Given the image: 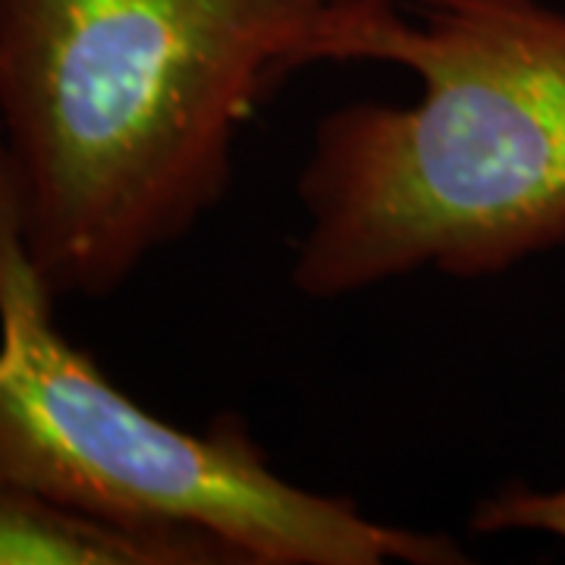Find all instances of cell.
Returning <instances> with one entry per match:
<instances>
[{"label": "cell", "mask_w": 565, "mask_h": 565, "mask_svg": "<svg viewBox=\"0 0 565 565\" xmlns=\"http://www.w3.org/2000/svg\"><path fill=\"white\" fill-rule=\"evenodd\" d=\"M393 0H0V154L25 252L104 299L223 202L299 73L390 63Z\"/></svg>", "instance_id": "6da1fadb"}, {"label": "cell", "mask_w": 565, "mask_h": 565, "mask_svg": "<svg viewBox=\"0 0 565 565\" xmlns=\"http://www.w3.org/2000/svg\"><path fill=\"white\" fill-rule=\"evenodd\" d=\"M412 104L330 110L299 173L289 280L345 299L434 270L497 277L565 243V10L412 0L390 51Z\"/></svg>", "instance_id": "7a4b0ae2"}, {"label": "cell", "mask_w": 565, "mask_h": 565, "mask_svg": "<svg viewBox=\"0 0 565 565\" xmlns=\"http://www.w3.org/2000/svg\"><path fill=\"white\" fill-rule=\"evenodd\" d=\"M54 302L0 154V465L29 484L102 519L207 534L243 565L465 563L446 534L292 484L236 415L207 430L158 418L63 337Z\"/></svg>", "instance_id": "3957f363"}, {"label": "cell", "mask_w": 565, "mask_h": 565, "mask_svg": "<svg viewBox=\"0 0 565 565\" xmlns=\"http://www.w3.org/2000/svg\"><path fill=\"white\" fill-rule=\"evenodd\" d=\"M0 565H243L207 534L126 525L66 505L0 465Z\"/></svg>", "instance_id": "277c9868"}, {"label": "cell", "mask_w": 565, "mask_h": 565, "mask_svg": "<svg viewBox=\"0 0 565 565\" xmlns=\"http://www.w3.org/2000/svg\"><path fill=\"white\" fill-rule=\"evenodd\" d=\"M468 525L478 534L541 531L565 541V487L531 490L525 484H509L475 505Z\"/></svg>", "instance_id": "5b68a950"}]
</instances>
